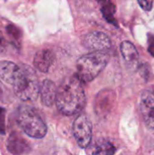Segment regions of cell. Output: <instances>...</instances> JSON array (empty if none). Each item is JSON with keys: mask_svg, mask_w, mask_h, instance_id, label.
I'll return each instance as SVG.
<instances>
[{"mask_svg": "<svg viewBox=\"0 0 154 155\" xmlns=\"http://www.w3.org/2000/svg\"><path fill=\"white\" fill-rule=\"evenodd\" d=\"M24 74L23 66L20 67L10 61H0V77L8 84L15 85Z\"/></svg>", "mask_w": 154, "mask_h": 155, "instance_id": "7", "label": "cell"}, {"mask_svg": "<svg viewBox=\"0 0 154 155\" xmlns=\"http://www.w3.org/2000/svg\"><path fill=\"white\" fill-rule=\"evenodd\" d=\"M6 47H7V45H6V41L2 34V32L0 31V54H3L6 51Z\"/></svg>", "mask_w": 154, "mask_h": 155, "instance_id": "18", "label": "cell"}, {"mask_svg": "<svg viewBox=\"0 0 154 155\" xmlns=\"http://www.w3.org/2000/svg\"><path fill=\"white\" fill-rule=\"evenodd\" d=\"M5 110L3 108H0V134H5Z\"/></svg>", "mask_w": 154, "mask_h": 155, "instance_id": "17", "label": "cell"}, {"mask_svg": "<svg viewBox=\"0 0 154 155\" xmlns=\"http://www.w3.org/2000/svg\"><path fill=\"white\" fill-rule=\"evenodd\" d=\"M148 51L149 53L154 56V37L153 38H150L149 39V47H148Z\"/></svg>", "mask_w": 154, "mask_h": 155, "instance_id": "19", "label": "cell"}, {"mask_svg": "<svg viewBox=\"0 0 154 155\" xmlns=\"http://www.w3.org/2000/svg\"><path fill=\"white\" fill-rule=\"evenodd\" d=\"M92 123L85 114L79 115L73 124L74 136L81 148H86L92 140Z\"/></svg>", "mask_w": 154, "mask_h": 155, "instance_id": "5", "label": "cell"}, {"mask_svg": "<svg viewBox=\"0 0 154 155\" xmlns=\"http://www.w3.org/2000/svg\"><path fill=\"white\" fill-rule=\"evenodd\" d=\"M6 147L9 153L14 154L25 153L27 152L28 145L25 141L16 133H12L8 137Z\"/></svg>", "mask_w": 154, "mask_h": 155, "instance_id": "11", "label": "cell"}, {"mask_svg": "<svg viewBox=\"0 0 154 155\" xmlns=\"http://www.w3.org/2000/svg\"><path fill=\"white\" fill-rule=\"evenodd\" d=\"M2 92H3V90H2V84H0V94H2Z\"/></svg>", "mask_w": 154, "mask_h": 155, "instance_id": "20", "label": "cell"}, {"mask_svg": "<svg viewBox=\"0 0 154 155\" xmlns=\"http://www.w3.org/2000/svg\"><path fill=\"white\" fill-rule=\"evenodd\" d=\"M154 0H138L140 6L145 11H151L153 6Z\"/></svg>", "mask_w": 154, "mask_h": 155, "instance_id": "16", "label": "cell"}, {"mask_svg": "<svg viewBox=\"0 0 154 155\" xmlns=\"http://www.w3.org/2000/svg\"><path fill=\"white\" fill-rule=\"evenodd\" d=\"M86 47L95 51H104L111 47L110 38L101 32H93L86 35L84 39Z\"/></svg>", "mask_w": 154, "mask_h": 155, "instance_id": "8", "label": "cell"}, {"mask_svg": "<svg viewBox=\"0 0 154 155\" xmlns=\"http://www.w3.org/2000/svg\"><path fill=\"white\" fill-rule=\"evenodd\" d=\"M24 74L19 82L13 86L15 95L22 101L29 102L37 98L40 94V85L34 71L26 65L23 66Z\"/></svg>", "mask_w": 154, "mask_h": 155, "instance_id": "4", "label": "cell"}, {"mask_svg": "<svg viewBox=\"0 0 154 155\" xmlns=\"http://www.w3.org/2000/svg\"><path fill=\"white\" fill-rule=\"evenodd\" d=\"M16 121L24 133L32 138L41 139L46 134L47 127L44 121L37 110L32 106H20L17 112Z\"/></svg>", "mask_w": 154, "mask_h": 155, "instance_id": "2", "label": "cell"}, {"mask_svg": "<svg viewBox=\"0 0 154 155\" xmlns=\"http://www.w3.org/2000/svg\"><path fill=\"white\" fill-rule=\"evenodd\" d=\"M82 83L75 75L64 80L57 89L55 104L63 114L71 116L84 107L86 98Z\"/></svg>", "mask_w": 154, "mask_h": 155, "instance_id": "1", "label": "cell"}, {"mask_svg": "<svg viewBox=\"0 0 154 155\" xmlns=\"http://www.w3.org/2000/svg\"><path fill=\"white\" fill-rule=\"evenodd\" d=\"M122 55L126 63L130 64H134L139 60V54L133 44L129 41H123L120 46Z\"/></svg>", "mask_w": 154, "mask_h": 155, "instance_id": "12", "label": "cell"}, {"mask_svg": "<svg viewBox=\"0 0 154 155\" xmlns=\"http://www.w3.org/2000/svg\"><path fill=\"white\" fill-rule=\"evenodd\" d=\"M54 61V55L52 51L48 49H43L38 51L34 58V65L39 71L43 73L48 72L49 68Z\"/></svg>", "mask_w": 154, "mask_h": 155, "instance_id": "9", "label": "cell"}, {"mask_svg": "<svg viewBox=\"0 0 154 155\" xmlns=\"http://www.w3.org/2000/svg\"><path fill=\"white\" fill-rule=\"evenodd\" d=\"M116 149L115 147L107 141H99L96 144V147L94 146V151L93 153L94 154H113L115 153Z\"/></svg>", "mask_w": 154, "mask_h": 155, "instance_id": "13", "label": "cell"}, {"mask_svg": "<svg viewBox=\"0 0 154 155\" xmlns=\"http://www.w3.org/2000/svg\"><path fill=\"white\" fill-rule=\"evenodd\" d=\"M6 30H7V34L10 36V38L13 39L14 41H16V43L18 44L19 43V40H20V32H19V29L17 27H15L14 25H9L6 27Z\"/></svg>", "mask_w": 154, "mask_h": 155, "instance_id": "15", "label": "cell"}, {"mask_svg": "<svg viewBox=\"0 0 154 155\" xmlns=\"http://www.w3.org/2000/svg\"><path fill=\"white\" fill-rule=\"evenodd\" d=\"M140 111L145 125L149 129H154V94L150 91L142 94Z\"/></svg>", "mask_w": 154, "mask_h": 155, "instance_id": "6", "label": "cell"}, {"mask_svg": "<svg viewBox=\"0 0 154 155\" xmlns=\"http://www.w3.org/2000/svg\"><path fill=\"white\" fill-rule=\"evenodd\" d=\"M57 89L54 82L51 80H44L40 85V96L42 103L46 106L54 104L56 99Z\"/></svg>", "mask_w": 154, "mask_h": 155, "instance_id": "10", "label": "cell"}, {"mask_svg": "<svg viewBox=\"0 0 154 155\" xmlns=\"http://www.w3.org/2000/svg\"><path fill=\"white\" fill-rule=\"evenodd\" d=\"M114 12H115V7L112 4L106 5L102 8V13H103V16L105 17V19L108 22L113 23V24H116V21L113 17Z\"/></svg>", "mask_w": 154, "mask_h": 155, "instance_id": "14", "label": "cell"}, {"mask_svg": "<svg viewBox=\"0 0 154 155\" xmlns=\"http://www.w3.org/2000/svg\"><path fill=\"white\" fill-rule=\"evenodd\" d=\"M108 60V55L103 51H95L82 56L76 64V76L83 83L93 81L106 66Z\"/></svg>", "mask_w": 154, "mask_h": 155, "instance_id": "3", "label": "cell"}]
</instances>
